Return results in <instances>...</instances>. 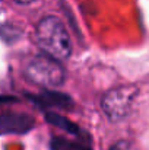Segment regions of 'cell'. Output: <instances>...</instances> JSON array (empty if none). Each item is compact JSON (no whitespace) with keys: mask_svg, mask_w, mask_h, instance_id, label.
<instances>
[{"mask_svg":"<svg viewBox=\"0 0 149 150\" xmlns=\"http://www.w3.org/2000/svg\"><path fill=\"white\" fill-rule=\"evenodd\" d=\"M32 120L21 114L0 115V133H24L32 127Z\"/></svg>","mask_w":149,"mask_h":150,"instance_id":"cell-4","label":"cell"},{"mask_svg":"<svg viewBox=\"0 0 149 150\" xmlns=\"http://www.w3.org/2000/svg\"><path fill=\"white\" fill-rule=\"evenodd\" d=\"M139 93L136 85H123L110 89L101 99V108L110 121L118 122L124 120L133 108V102Z\"/></svg>","mask_w":149,"mask_h":150,"instance_id":"cell-3","label":"cell"},{"mask_svg":"<svg viewBox=\"0 0 149 150\" xmlns=\"http://www.w3.org/2000/svg\"><path fill=\"white\" fill-rule=\"evenodd\" d=\"M13 1H16V3H19V4H29V3H32V1H35V0H13Z\"/></svg>","mask_w":149,"mask_h":150,"instance_id":"cell-8","label":"cell"},{"mask_svg":"<svg viewBox=\"0 0 149 150\" xmlns=\"http://www.w3.org/2000/svg\"><path fill=\"white\" fill-rule=\"evenodd\" d=\"M24 74L29 82L46 88H57L63 85L66 77L64 69L61 67L60 61L46 54L31 58L25 66Z\"/></svg>","mask_w":149,"mask_h":150,"instance_id":"cell-2","label":"cell"},{"mask_svg":"<svg viewBox=\"0 0 149 150\" xmlns=\"http://www.w3.org/2000/svg\"><path fill=\"white\" fill-rule=\"evenodd\" d=\"M110 150H138V147L132 143V142H127V140H120L117 143H114Z\"/></svg>","mask_w":149,"mask_h":150,"instance_id":"cell-7","label":"cell"},{"mask_svg":"<svg viewBox=\"0 0 149 150\" xmlns=\"http://www.w3.org/2000/svg\"><path fill=\"white\" fill-rule=\"evenodd\" d=\"M47 120H48L51 124H54V125H57V127H60V128H64L66 131H70V133H73V134H76L78 133V128L70 122V121H67L66 118H63V117H60V115H57V114H47Z\"/></svg>","mask_w":149,"mask_h":150,"instance_id":"cell-6","label":"cell"},{"mask_svg":"<svg viewBox=\"0 0 149 150\" xmlns=\"http://www.w3.org/2000/svg\"><path fill=\"white\" fill-rule=\"evenodd\" d=\"M51 149L53 150H91L88 146H83L81 143L63 139V137H54L51 140Z\"/></svg>","mask_w":149,"mask_h":150,"instance_id":"cell-5","label":"cell"},{"mask_svg":"<svg viewBox=\"0 0 149 150\" xmlns=\"http://www.w3.org/2000/svg\"><path fill=\"white\" fill-rule=\"evenodd\" d=\"M35 40L46 55L57 61L67 60L72 54V40L64 23L57 16H44L35 26Z\"/></svg>","mask_w":149,"mask_h":150,"instance_id":"cell-1","label":"cell"}]
</instances>
